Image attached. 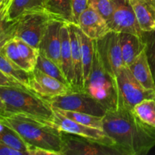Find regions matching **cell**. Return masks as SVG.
I'll return each mask as SVG.
<instances>
[{
	"mask_svg": "<svg viewBox=\"0 0 155 155\" xmlns=\"http://www.w3.org/2000/svg\"><path fill=\"white\" fill-rule=\"evenodd\" d=\"M103 130L121 155H145L155 146V127L141 120L133 110L123 106L107 110Z\"/></svg>",
	"mask_w": 155,
	"mask_h": 155,
	"instance_id": "obj_1",
	"label": "cell"
},
{
	"mask_svg": "<svg viewBox=\"0 0 155 155\" xmlns=\"http://www.w3.org/2000/svg\"><path fill=\"white\" fill-rule=\"evenodd\" d=\"M0 123L15 130L29 145L61 155L62 136L60 130L49 123L23 114H0Z\"/></svg>",
	"mask_w": 155,
	"mask_h": 155,
	"instance_id": "obj_2",
	"label": "cell"
},
{
	"mask_svg": "<svg viewBox=\"0 0 155 155\" xmlns=\"http://www.w3.org/2000/svg\"><path fill=\"white\" fill-rule=\"evenodd\" d=\"M0 98L7 113L23 114L53 124L54 112L48 100L24 86H0Z\"/></svg>",
	"mask_w": 155,
	"mask_h": 155,
	"instance_id": "obj_3",
	"label": "cell"
},
{
	"mask_svg": "<svg viewBox=\"0 0 155 155\" xmlns=\"http://www.w3.org/2000/svg\"><path fill=\"white\" fill-rule=\"evenodd\" d=\"M84 91L101 103L107 110L119 106L116 80L103 64L94 41V56L92 68L84 83Z\"/></svg>",
	"mask_w": 155,
	"mask_h": 155,
	"instance_id": "obj_4",
	"label": "cell"
},
{
	"mask_svg": "<svg viewBox=\"0 0 155 155\" xmlns=\"http://www.w3.org/2000/svg\"><path fill=\"white\" fill-rule=\"evenodd\" d=\"M115 80L117 88L119 106L133 110L140 101L147 98H155V91L148 90L143 87L127 67L120 68L115 77Z\"/></svg>",
	"mask_w": 155,
	"mask_h": 155,
	"instance_id": "obj_5",
	"label": "cell"
},
{
	"mask_svg": "<svg viewBox=\"0 0 155 155\" xmlns=\"http://www.w3.org/2000/svg\"><path fill=\"white\" fill-rule=\"evenodd\" d=\"M46 99L54 108L81 112L101 117L105 115L107 110L101 103L85 91L73 90L64 95Z\"/></svg>",
	"mask_w": 155,
	"mask_h": 155,
	"instance_id": "obj_6",
	"label": "cell"
},
{
	"mask_svg": "<svg viewBox=\"0 0 155 155\" xmlns=\"http://www.w3.org/2000/svg\"><path fill=\"white\" fill-rule=\"evenodd\" d=\"M53 18L46 11L28 12L18 18L15 37L39 48L50 21Z\"/></svg>",
	"mask_w": 155,
	"mask_h": 155,
	"instance_id": "obj_7",
	"label": "cell"
},
{
	"mask_svg": "<svg viewBox=\"0 0 155 155\" xmlns=\"http://www.w3.org/2000/svg\"><path fill=\"white\" fill-rule=\"evenodd\" d=\"M61 136V155H121L113 147L88 138L65 132H62Z\"/></svg>",
	"mask_w": 155,
	"mask_h": 155,
	"instance_id": "obj_8",
	"label": "cell"
},
{
	"mask_svg": "<svg viewBox=\"0 0 155 155\" xmlns=\"http://www.w3.org/2000/svg\"><path fill=\"white\" fill-rule=\"evenodd\" d=\"M95 43L104 68L115 78L120 68L125 67L121 51L120 33L110 32L103 38L95 41Z\"/></svg>",
	"mask_w": 155,
	"mask_h": 155,
	"instance_id": "obj_9",
	"label": "cell"
},
{
	"mask_svg": "<svg viewBox=\"0 0 155 155\" xmlns=\"http://www.w3.org/2000/svg\"><path fill=\"white\" fill-rule=\"evenodd\" d=\"M113 12L107 22L110 30L116 33H127L142 36L133 9L129 0H112Z\"/></svg>",
	"mask_w": 155,
	"mask_h": 155,
	"instance_id": "obj_10",
	"label": "cell"
},
{
	"mask_svg": "<svg viewBox=\"0 0 155 155\" xmlns=\"http://www.w3.org/2000/svg\"><path fill=\"white\" fill-rule=\"evenodd\" d=\"M53 110L54 112L53 124L61 131L88 138L97 142L114 148V141L107 136V133L103 130L79 124L63 116L54 109Z\"/></svg>",
	"mask_w": 155,
	"mask_h": 155,
	"instance_id": "obj_11",
	"label": "cell"
},
{
	"mask_svg": "<svg viewBox=\"0 0 155 155\" xmlns=\"http://www.w3.org/2000/svg\"><path fill=\"white\" fill-rule=\"evenodd\" d=\"M30 89L45 98L64 95L74 90L72 86L35 68L30 80Z\"/></svg>",
	"mask_w": 155,
	"mask_h": 155,
	"instance_id": "obj_12",
	"label": "cell"
},
{
	"mask_svg": "<svg viewBox=\"0 0 155 155\" xmlns=\"http://www.w3.org/2000/svg\"><path fill=\"white\" fill-rule=\"evenodd\" d=\"M63 21L52 18L48 24L47 30L39 44V52L51 59L61 68V29L64 24Z\"/></svg>",
	"mask_w": 155,
	"mask_h": 155,
	"instance_id": "obj_13",
	"label": "cell"
},
{
	"mask_svg": "<svg viewBox=\"0 0 155 155\" xmlns=\"http://www.w3.org/2000/svg\"><path fill=\"white\" fill-rule=\"evenodd\" d=\"M77 25L93 41L98 40L111 32L107 21L89 5L80 15Z\"/></svg>",
	"mask_w": 155,
	"mask_h": 155,
	"instance_id": "obj_14",
	"label": "cell"
},
{
	"mask_svg": "<svg viewBox=\"0 0 155 155\" xmlns=\"http://www.w3.org/2000/svg\"><path fill=\"white\" fill-rule=\"evenodd\" d=\"M68 26H69L70 39H71V57H72L73 74H74L72 86L74 90L84 91L81 45H80V36L77 31V25L74 23H68Z\"/></svg>",
	"mask_w": 155,
	"mask_h": 155,
	"instance_id": "obj_15",
	"label": "cell"
},
{
	"mask_svg": "<svg viewBox=\"0 0 155 155\" xmlns=\"http://www.w3.org/2000/svg\"><path fill=\"white\" fill-rule=\"evenodd\" d=\"M142 32L155 28V0H129Z\"/></svg>",
	"mask_w": 155,
	"mask_h": 155,
	"instance_id": "obj_16",
	"label": "cell"
},
{
	"mask_svg": "<svg viewBox=\"0 0 155 155\" xmlns=\"http://www.w3.org/2000/svg\"><path fill=\"white\" fill-rule=\"evenodd\" d=\"M128 68L135 78L143 87L148 90L155 91L154 79L148 63L145 47Z\"/></svg>",
	"mask_w": 155,
	"mask_h": 155,
	"instance_id": "obj_17",
	"label": "cell"
},
{
	"mask_svg": "<svg viewBox=\"0 0 155 155\" xmlns=\"http://www.w3.org/2000/svg\"><path fill=\"white\" fill-rule=\"evenodd\" d=\"M120 41L124 64L128 68L145 48V42L142 36H139L127 33H120Z\"/></svg>",
	"mask_w": 155,
	"mask_h": 155,
	"instance_id": "obj_18",
	"label": "cell"
},
{
	"mask_svg": "<svg viewBox=\"0 0 155 155\" xmlns=\"http://www.w3.org/2000/svg\"><path fill=\"white\" fill-rule=\"evenodd\" d=\"M12 0H2L0 4V49L15 38L18 19H9L8 8Z\"/></svg>",
	"mask_w": 155,
	"mask_h": 155,
	"instance_id": "obj_19",
	"label": "cell"
},
{
	"mask_svg": "<svg viewBox=\"0 0 155 155\" xmlns=\"http://www.w3.org/2000/svg\"><path fill=\"white\" fill-rule=\"evenodd\" d=\"M61 70L68 81L72 86L74 74H73L71 45L68 23H64L62 25L61 29Z\"/></svg>",
	"mask_w": 155,
	"mask_h": 155,
	"instance_id": "obj_20",
	"label": "cell"
},
{
	"mask_svg": "<svg viewBox=\"0 0 155 155\" xmlns=\"http://www.w3.org/2000/svg\"><path fill=\"white\" fill-rule=\"evenodd\" d=\"M0 71L8 77L15 79L17 81L30 89V80L32 73H29L14 63L0 50Z\"/></svg>",
	"mask_w": 155,
	"mask_h": 155,
	"instance_id": "obj_21",
	"label": "cell"
},
{
	"mask_svg": "<svg viewBox=\"0 0 155 155\" xmlns=\"http://www.w3.org/2000/svg\"><path fill=\"white\" fill-rule=\"evenodd\" d=\"M45 10V0H12L8 8L9 19L17 20L24 14Z\"/></svg>",
	"mask_w": 155,
	"mask_h": 155,
	"instance_id": "obj_22",
	"label": "cell"
},
{
	"mask_svg": "<svg viewBox=\"0 0 155 155\" xmlns=\"http://www.w3.org/2000/svg\"><path fill=\"white\" fill-rule=\"evenodd\" d=\"M45 10L55 19L74 23L71 0H45Z\"/></svg>",
	"mask_w": 155,
	"mask_h": 155,
	"instance_id": "obj_23",
	"label": "cell"
},
{
	"mask_svg": "<svg viewBox=\"0 0 155 155\" xmlns=\"http://www.w3.org/2000/svg\"><path fill=\"white\" fill-rule=\"evenodd\" d=\"M77 31L80 36V45H81L82 53V64H83V81L87 80L89 74L92 68V61H93L94 56V41L89 39L88 36L83 33L77 26ZM84 87V84H83Z\"/></svg>",
	"mask_w": 155,
	"mask_h": 155,
	"instance_id": "obj_24",
	"label": "cell"
},
{
	"mask_svg": "<svg viewBox=\"0 0 155 155\" xmlns=\"http://www.w3.org/2000/svg\"><path fill=\"white\" fill-rule=\"evenodd\" d=\"M0 142L28 155L30 146L12 129L0 123Z\"/></svg>",
	"mask_w": 155,
	"mask_h": 155,
	"instance_id": "obj_25",
	"label": "cell"
},
{
	"mask_svg": "<svg viewBox=\"0 0 155 155\" xmlns=\"http://www.w3.org/2000/svg\"><path fill=\"white\" fill-rule=\"evenodd\" d=\"M52 108L55 110L56 111L59 112L61 115L75 121V122L88 126V127L103 130L102 117H101L94 116V115L81 113V112L71 111V110H61V109L54 108V107H52Z\"/></svg>",
	"mask_w": 155,
	"mask_h": 155,
	"instance_id": "obj_26",
	"label": "cell"
},
{
	"mask_svg": "<svg viewBox=\"0 0 155 155\" xmlns=\"http://www.w3.org/2000/svg\"><path fill=\"white\" fill-rule=\"evenodd\" d=\"M133 111L148 125L155 127V98H147L138 103Z\"/></svg>",
	"mask_w": 155,
	"mask_h": 155,
	"instance_id": "obj_27",
	"label": "cell"
},
{
	"mask_svg": "<svg viewBox=\"0 0 155 155\" xmlns=\"http://www.w3.org/2000/svg\"><path fill=\"white\" fill-rule=\"evenodd\" d=\"M36 68L40 70L41 71H42L45 74L60 80L62 83L71 86V85L70 84L69 82L68 81L67 78L65 77L61 68L58 65L56 64L54 61H52L51 59L45 57L44 54H42L40 52H39V58H38Z\"/></svg>",
	"mask_w": 155,
	"mask_h": 155,
	"instance_id": "obj_28",
	"label": "cell"
},
{
	"mask_svg": "<svg viewBox=\"0 0 155 155\" xmlns=\"http://www.w3.org/2000/svg\"><path fill=\"white\" fill-rule=\"evenodd\" d=\"M15 39L17 42L18 50L22 58L34 71L39 55V49L24 42V40L19 38L15 37Z\"/></svg>",
	"mask_w": 155,
	"mask_h": 155,
	"instance_id": "obj_29",
	"label": "cell"
},
{
	"mask_svg": "<svg viewBox=\"0 0 155 155\" xmlns=\"http://www.w3.org/2000/svg\"><path fill=\"white\" fill-rule=\"evenodd\" d=\"M0 50L5 54L6 57L8 58L12 61H13L14 63L18 65L20 68L25 70L26 71L29 73H32L33 71V70L29 66L28 64L21 56L15 38L11 41H9L8 43H6L5 46Z\"/></svg>",
	"mask_w": 155,
	"mask_h": 155,
	"instance_id": "obj_30",
	"label": "cell"
},
{
	"mask_svg": "<svg viewBox=\"0 0 155 155\" xmlns=\"http://www.w3.org/2000/svg\"><path fill=\"white\" fill-rule=\"evenodd\" d=\"M142 38L145 44L147 57L155 85V31L152 30L149 32H143Z\"/></svg>",
	"mask_w": 155,
	"mask_h": 155,
	"instance_id": "obj_31",
	"label": "cell"
},
{
	"mask_svg": "<svg viewBox=\"0 0 155 155\" xmlns=\"http://www.w3.org/2000/svg\"><path fill=\"white\" fill-rule=\"evenodd\" d=\"M89 5L108 22L113 12L112 0H89Z\"/></svg>",
	"mask_w": 155,
	"mask_h": 155,
	"instance_id": "obj_32",
	"label": "cell"
},
{
	"mask_svg": "<svg viewBox=\"0 0 155 155\" xmlns=\"http://www.w3.org/2000/svg\"><path fill=\"white\" fill-rule=\"evenodd\" d=\"M74 24H77L80 15L89 6V0H71Z\"/></svg>",
	"mask_w": 155,
	"mask_h": 155,
	"instance_id": "obj_33",
	"label": "cell"
},
{
	"mask_svg": "<svg viewBox=\"0 0 155 155\" xmlns=\"http://www.w3.org/2000/svg\"><path fill=\"white\" fill-rule=\"evenodd\" d=\"M0 86H24L15 79L8 77L0 71ZM25 87V86H24Z\"/></svg>",
	"mask_w": 155,
	"mask_h": 155,
	"instance_id": "obj_34",
	"label": "cell"
},
{
	"mask_svg": "<svg viewBox=\"0 0 155 155\" xmlns=\"http://www.w3.org/2000/svg\"><path fill=\"white\" fill-rule=\"evenodd\" d=\"M0 155H24V154L0 142Z\"/></svg>",
	"mask_w": 155,
	"mask_h": 155,
	"instance_id": "obj_35",
	"label": "cell"
},
{
	"mask_svg": "<svg viewBox=\"0 0 155 155\" xmlns=\"http://www.w3.org/2000/svg\"><path fill=\"white\" fill-rule=\"evenodd\" d=\"M5 112V106L2 100L0 98V114H3Z\"/></svg>",
	"mask_w": 155,
	"mask_h": 155,
	"instance_id": "obj_36",
	"label": "cell"
},
{
	"mask_svg": "<svg viewBox=\"0 0 155 155\" xmlns=\"http://www.w3.org/2000/svg\"><path fill=\"white\" fill-rule=\"evenodd\" d=\"M2 2V0H0V4H1V2Z\"/></svg>",
	"mask_w": 155,
	"mask_h": 155,
	"instance_id": "obj_37",
	"label": "cell"
},
{
	"mask_svg": "<svg viewBox=\"0 0 155 155\" xmlns=\"http://www.w3.org/2000/svg\"><path fill=\"white\" fill-rule=\"evenodd\" d=\"M154 31H155V28H154Z\"/></svg>",
	"mask_w": 155,
	"mask_h": 155,
	"instance_id": "obj_38",
	"label": "cell"
}]
</instances>
